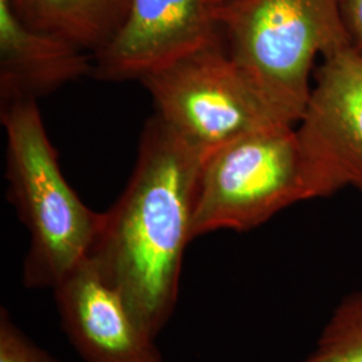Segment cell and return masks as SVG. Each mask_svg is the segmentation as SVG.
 <instances>
[{
  "instance_id": "obj_1",
  "label": "cell",
  "mask_w": 362,
  "mask_h": 362,
  "mask_svg": "<svg viewBox=\"0 0 362 362\" xmlns=\"http://www.w3.org/2000/svg\"><path fill=\"white\" fill-rule=\"evenodd\" d=\"M208 152L157 115L148 119L133 173L116 203L103 212L88 257L153 337L168 324L177 303Z\"/></svg>"
},
{
  "instance_id": "obj_2",
  "label": "cell",
  "mask_w": 362,
  "mask_h": 362,
  "mask_svg": "<svg viewBox=\"0 0 362 362\" xmlns=\"http://www.w3.org/2000/svg\"><path fill=\"white\" fill-rule=\"evenodd\" d=\"M8 199L30 233L27 288H55L89 257L103 212L69 185L34 100L1 106Z\"/></svg>"
},
{
  "instance_id": "obj_3",
  "label": "cell",
  "mask_w": 362,
  "mask_h": 362,
  "mask_svg": "<svg viewBox=\"0 0 362 362\" xmlns=\"http://www.w3.org/2000/svg\"><path fill=\"white\" fill-rule=\"evenodd\" d=\"M341 0H228L226 46L275 115L297 125L317 55L349 43Z\"/></svg>"
},
{
  "instance_id": "obj_4",
  "label": "cell",
  "mask_w": 362,
  "mask_h": 362,
  "mask_svg": "<svg viewBox=\"0 0 362 362\" xmlns=\"http://www.w3.org/2000/svg\"><path fill=\"white\" fill-rule=\"evenodd\" d=\"M310 200L294 125L254 130L209 149L194 202V239L246 233L282 209Z\"/></svg>"
},
{
  "instance_id": "obj_5",
  "label": "cell",
  "mask_w": 362,
  "mask_h": 362,
  "mask_svg": "<svg viewBox=\"0 0 362 362\" xmlns=\"http://www.w3.org/2000/svg\"><path fill=\"white\" fill-rule=\"evenodd\" d=\"M140 82L153 100L156 115L207 149L286 124L233 62L226 43L188 54Z\"/></svg>"
},
{
  "instance_id": "obj_6",
  "label": "cell",
  "mask_w": 362,
  "mask_h": 362,
  "mask_svg": "<svg viewBox=\"0 0 362 362\" xmlns=\"http://www.w3.org/2000/svg\"><path fill=\"white\" fill-rule=\"evenodd\" d=\"M322 58L296 129L310 200L362 187V54L346 43Z\"/></svg>"
},
{
  "instance_id": "obj_7",
  "label": "cell",
  "mask_w": 362,
  "mask_h": 362,
  "mask_svg": "<svg viewBox=\"0 0 362 362\" xmlns=\"http://www.w3.org/2000/svg\"><path fill=\"white\" fill-rule=\"evenodd\" d=\"M228 0H130L129 11L101 52L91 77L141 81L182 57L226 43L223 10Z\"/></svg>"
},
{
  "instance_id": "obj_8",
  "label": "cell",
  "mask_w": 362,
  "mask_h": 362,
  "mask_svg": "<svg viewBox=\"0 0 362 362\" xmlns=\"http://www.w3.org/2000/svg\"><path fill=\"white\" fill-rule=\"evenodd\" d=\"M61 324L86 362H164L156 337L145 330L121 294L90 259L54 288Z\"/></svg>"
},
{
  "instance_id": "obj_9",
  "label": "cell",
  "mask_w": 362,
  "mask_h": 362,
  "mask_svg": "<svg viewBox=\"0 0 362 362\" xmlns=\"http://www.w3.org/2000/svg\"><path fill=\"white\" fill-rule=\"evenodd\" d=\"M91 71L93 54L67 39L27 26L8 0H0L1 106L37 101Z\"/></svg>"
},
{
  "instance_id": "obj_10",
  "label": "cell",
  "mask_w": 362,
  "mask_h": 362,
  "mask_svg": "<svg viewBox=\"0 0 362 362\" xmlns=\"http://www.w3.org/2000/svg\"><path fill=\"white\" fill-rule=\"evenodd\" d=\"M28 27L97 54L122 26L130 0H8Z\"/></svg>"
},
{
  "instance_id": "obj_11",
  "label": "cell",
  "mask_w": 362,
  "mask_h": 362,
  "mask_svg": "<svg viewBox=\"0 0 362 362\" xmlns=\"http://www.w3.org/2000/svg\"><path fill=\"white\" fill-rule=\"evenodd\" d=\"M300 362H362V291L345 298Z\"/></svg>"
},
{
  "instance_id": "obj_12",
  "label": "cell",
  "mask_w": 362,
  "mask_h": 362,
  "mask_svg": "<svg viewBox=\"0 0 362 362\" xmlns=\"http://www.w3.org/2000/svg\"><path fill=\"white\" fill-rule=\"evenodd\" d=\"M0 362H59L40 349L13 322L10 313L0 310Z\"/></svg>"
},
{
  "instance_id": "obj_13",
  "label": "cell",
  "mask_w": 362,
  "mask_h": 362,
  "mask_svg": "<svg viewBox=\"0 0 362 362\" xmlns=\"http://www.w3.org/2000/svg\"><path fill=\"white\" fill-rule=\"evenodd\" d=\"M339 7L350 46L362 54V0H341Z\"/></svg>"
},
{
  "instance_id": "obj_14",
  "label": "cell",
  "mask_w": 362,
  "mask_h": 362,
  "mask_svg": "<svg viewBox=\"0 0 362 362\" xmlns=\"http://www.w3.org/2000/svg\"><path fill=\"white\" fill-rule=\"evenodd\" d=\"M360 189H361V191H362V187H361V188H360Z\"/></svg>"
}]
</instances>
